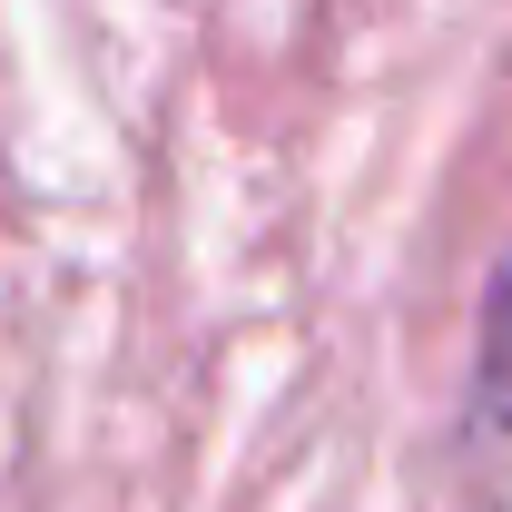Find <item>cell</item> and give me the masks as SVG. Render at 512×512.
<instances>
[{
    "instance_id": "cell-1",
    "label": "cell",
    "mask_w": 512,
    "mask_h": 512,
    "mask_svg": "<svg viewBox=\"0 0 512 512\" xmlns=\"http://www.w3.org/2000/svg\"><path fill=\"white\" fill-rule=\"evenodd\" d=\"M473 424L512 434V266L493 286V325H483V365H473Z\"/></svg>"
}]
</instances>
